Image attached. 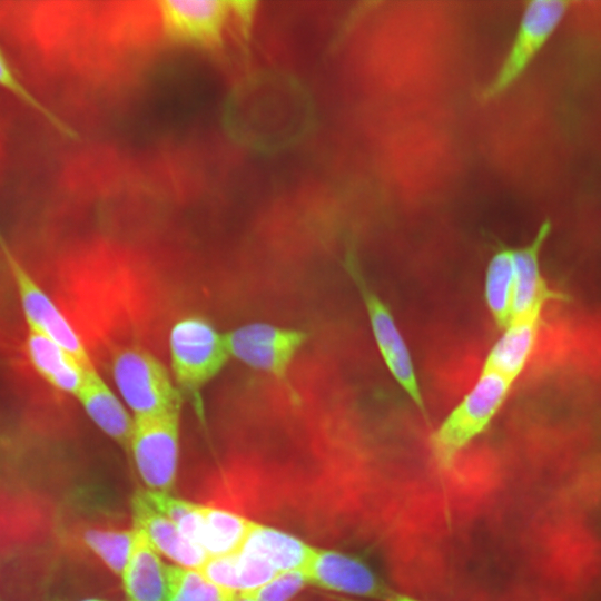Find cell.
Returning <instances> with one entry per match:
<instances>
[{
  "instance_id": "ac0fdd59",
  "label": "cell",
  "mask_w": 601,
  "mask_h": 601,
  "mask_svg": "<svg viewBox=\"0 0 601 601\" xmlns=\"http://www.w3.org/2000/svg\"><path fill=\"white\" fill-rule=\"evenodd\" d=\"M201 534L199 546L208 556L238 553L254 524L253 521L235 513L199 505Z\"/></svg>"
},
{
  "instance_id": "9c48e42d",
  "label": "cell",
  "mask_w": 601,
  "mask_h": 601,
  "mask_svg": "<svg viewBox=\"0 0 601 601\" xmlns=\"http://www.w3.org/2000/svg\"><path fill=\"white\" fill-rule=\"evenodd\" d=\"M157 4L168 39L204 49L220 46L227 23L239 9V2L225 0H164Z\"/></svg>"
},
{
  "instance_id": "484cf974",
  "label": "cell",
  "mask_w": 601,
  "mask_h": 601,
  "mask_svg": "<svg viewBox=\"0 0 601 601\" xmlns=\"http://www.w3.org/2000/svg\"><path fill=\"white\" fill-rule=\"evenodd\" d=\"M306 584L299 571H289L278 574L262 588L246 592L255 601H289Z\"/></svg>"
},
{
  "instance_id": "2e32d148",
  "label": "cell",
  "mask_w": 601,
  "mask_h": 601,
  "mask_svg": "<svg viewBox=\"0 0 601 601\" xmlns=\"http://www.w3.org/2000/svg\"><path fill=\"white\" fill-rule=\"evenodd\" d=\"M538 316L514 318L491 348L483 370L513 381L523 370L536 336Z\"/></svg>"
},
{
  "instance_id": "5b68a950",
  "label": "cell",
  "mask_w": 601,
  "mask_h": 601,
  "mask_svg": "<svg viewBox=\"0 0 601 601\" xmlns=\"http://www.w3.org/2000/svg\"><path fill=\"white\" fill-rule=\"evenodd\" d=\"M571 4L562 0H532L525 3L506 56L483 91L484 99L501 96L519 80L559 28Z\"/></svg>"
},
{
  "instance_id": "7402d4cb",
  "label": "cell",
  "mask_w": 601,
  "mask_h": 601,
  "mask_svg": "<svg viewBox=\"0 0 601 601\" xmlns=\"http://www.w3.org/2000/svg\"><path fill=\"white\" fill-rule=\"evenodd\" d=\"M148 501L170 521L184 536L199 545L201 534V516L198 504L173 497L165 492L144 491Z\"/></svg>"
},
{
  "instance_id": "7c38bea8",
  "label": "cell",
  "mask_w": 601,
  "mask_h": 601,
  "mask_svg": "<svg viewBox=\"0 0 601 601\" xmlns=\"http://www.w3.org/2000/svg\"><path fill=\"white\" fill-rule=\"evenodd\" d=\"M75 398L99 430L122 447L129 449L134 416L95 366L87 370Z\"/></svg>"
},
{
  "instance_id": "7a4b0ae2",
  "label": "cell",
  "mask_w": 601,
  "mask_h": 601,
  "mask_svg": "<svg viewBox=\"0 0 601 601\" xmlns=\"http://www.w3.org/2000/svg\"><path fill=\"white\" fill-rule=\"evenodd\" d=\"M513 381L482 370L477 381L431 435V454L436 467L451 470L459 453L490 424L502 406Z\"/></svg>"
},
{
  "instance_id": "9a60e30c",
  "label": "cell",
  "mask_w": 601,
  "mask_h": 601,
  "mask_svg": "<svg viewBox=\"0 0 601 601\" xmlns=\"http://www.w3.org/2000/svg\"><path fill=\"white\" fill-rule=\"evenodd\" d=\"M550 230L551 223L545 220L530 245L512 249L514 269L512 319L539 316L545 294L539 267V252Z\"/></svg>"
},
{
  "instance_id": "83f0119b",
  "label": "cell",
  "mask_w": 601,
  "mask_h": 601,
  "mask_svg": "<svg viewBox=\"0 0 601 601\" xmlns=\"http://www.w3.org/2000/svg\"><path fill=\"white\" fill-rule=\"evenodd\" d=\"M234 601H255V599L246 592H239Z\"/></svg>"
},
{
  "instance_id": "d4e9b609",
  "label": "cell",
  "mask_w": 601,
  "mask_h": 601,
  "mask_svg": "<svg viewBox=\"0 0 601 601\" xmlns=\"http://www.w3.org/2000/svg\"><path fill=\"white\" fill-rule=\"evenodd\" d=\"M197 571L210 583L227 592H239L236 553L208 556Z\"/></svg>"
},
{
  "instance_id": "4316f807",
  "label": "cell",
  "mask_w": 601,
  "mask_h": 601,
  "mask_svg": "<svg viewBox=\"0 0 601 601\" xmlns=\"http://www.w3.org/2000/svg\"><path fill=\"white\" fill-rule=\"evenodd\" d=\"M384 601H425V600H421V599L411 597L408 594L390 590Z\"/></svg>"
},
{
  "instance_id": "ffe728a7",
  "label": "cell",
  "mask_w": 601,
  "mask_h": 601,
  "mask_svg": "<svg viewBox=\"0 0 601 601\" xmlns=\"http://www.w3.org/2000/svg\"><path fill=\"white\" fill-rule=\"evenodd\" d=\"M169 601H234L237 594L208 582L197 570L167 566Z\"/></svg>"
},
{
  "instance_id": "52a82bcc",
  "label": "cell",
  "mask_w": 601,
  "mask_h": 601,
  "mask_svg": "<svg viewBox=\"0 0 601 601\" xmlns=\"http://www.w3.org/2000/svg\"><path fill=\"white\" fill-rule=\"evenodd\" d=\"M230 358L285 382L308 334L298 328L253 322L225 333Z\"/></svg>"
},
{
  "instance_id": "6da1fadb",
  "label": "cell",
  "mask_w": 601,
  "mask_h": 601,
  "mask_svg": "<svg viewBox=\"0 0 601 601\" xmlns=\"http://www.w3.org/2000/svg\"><path fill=\"white\" fill-rule=\"evenodd\" d=\"M170 373L181 396L200 401L201 391L230 359L225 333L200 315L174 323L168 335Z\"/></svg>"
},
{
  "instance_id": "603a6c76",
  "label": "cell",
  "mask_w": 601,
  "mask_h": 601,
  "mask_svg": "<svg viewBox=\"0 0 601 601\" xmlns=\"http://www.w3.org/2000/svg\"><path fill=\"white\" fill-rule=\"evenodd\" d=\"M236 566L239 592L255 591L280 574L267 560L244 550L236 553Z\"/></svg>"
},
{
  "instance_id": "d6986e66",
  "label": "cell",
  "mask_w": 601,
  "mask_h": 601,
  "mask_svg": "<svg viewBox=\"0 0 601 601\" xmlns=\"http://www.w3.org/2000/svg\"><path fill=\"white\" fill-rule=\"evenodd\" d=\"M513 282L512 249L502 248L492 256L485 274L486 305L501 326L512 319Z\"/></svg>"
},
{
  "instance_id": "cb8c5ba5",
  "label": "cell",
  "mask_w": 601,
  "mask_h": 601,
  "mask_svg": "<svg viewBox=\"0 0 601 601\" xmlns=\"http://www.w3.org/2000/svg\"><path fill=\"white\" fill-rule=\"evenodd\" d=\"M0 87L19 99L22 104L39 112L60 130L65 125L28 89L16 76L0 50Z\"/></svg>"
},
{
  "instance_id": "ba28073f",
  "label": "cell",
  "mask_w": 601,
  "mask_h": 601,
  "mask_svg": "<svg viewBox=\"0 0 601 601\" xmlns=\"http://www.w3.org/2000/svg\"><path fill=\"white\" fill-rule=\"evenodd\" d=\"M181 410L134 417L129 450L144 482L154 491H168L176 479Z\"/></svg>"
},
{
  "instance_id": "277c9868",
  "label": "cell",
  "mask_w": 601,
  "mask_h": 601,
  "mask_svg": "<svg viewBox=\"0 0 601 601\" xmlns=\"http://www.w3.org/2000/svg\"><path fill=\"white\" fill-rule=\"evenodd\" d=\"M345 268L363 299L375 343L390 374L416 408L427 417V410L410 349L388 305L368 285L353 254L346 256Z\"/></svg>"
},
{
  "instance_id": "44dd1931",
  "label": "cell",
  "mask_w": 601,
  "mask_h": 601,
  "mask_svg": "<svg viewBox=\"0 0 601 601\" xmlns=\"http://www.w3.org/2000/svg\"><path fill=\"white\" fill-rule=\"evenodd\" d=\"M135 530H88L83 534L86 544L117 574L121 575L128 562Z\"/></svg>"
},
{
  "instance_id": "5bb4252c",
  "label": "cell",
  "mask_w": 601,
  "mask_h": 601,
  "mask_svg": "<svg viewBox=\"0 0 601 601\" xmlns=\"http://www.w3.org/2000/svg\"><path fill=\"white\" fill-rule=\"evenodd\" d=\"M135 530L131 552L121 574L127 594L132 601H169V582L165 565L149 540Z\"/></svg>"
},
{
  "instance_id": "8fae6325",
  "label": "cell",
  "mask_w": 601,
  "mask_h": 601,
  "mask_svg": "<svg viewBox=\"0 0 601 601\" xmlns=\"http://www.w3.org/2000/svg\"><path fill=\"white\" fill-rule=\"evenodd\" d=\"M132 519L136 528L145 533L150 544L186 569L197 570L208 558L197 544L181 534L176 524L159 512L137 491L131 497Z\"/></svg>"
},
{
  "instance_id": "30bf717a",
  "label": "cell",
  "mask_w": 601,
  "mask_h": 601,
  "mask_svg": "<svg viewBox=\"0 0 601 601\" xmlns=\"http://www.w3.org/2000/svg\"><path fill=\"white\" fill-rule=\"evenodd\" d=\"M307 585L348 595L384 600L390 589L359 560L312 545L299 571Z\"/></svg>"
},
{
  "instance_id": "e0dca14e",
  "label": "cell",
  "mask_w": 601,
  "mask_h": 601,
  "mask_svg": "<svg viewBox=\"0 0 601 601\" xmlns=\"http://www.w3.org/2000/svg\"><path fill=\"white\" fill-rule=\"evenodd\" d=\"M312 544L263 524H253L242 550L267 560L278 573L300 571Z\"/></svg>"
},
{
  "instance_id": "4fadbf2b",
  "label": "cell",
  "mask_w": 601,
  "mask_h": 601,
  "mask_svg": "<svg viewBox=\"0 0 601 601\" xmlns=\"http://www.w3.org/2000/svg\"><path fill=\"white\" fill-rule=\"evenodd\" d=\"M26 353L35 371L53 388L76 396L87 370L72 354L51 338L29 331Z\"/></svg>"
},
{
  "instance_id": "3957f363",
  "label": "cell",
  "mask_w": 601,
  "mask_h": 601,
  "mask_svg": "<svg viewBox=\"0 0 601 601\" xmlns=\"http://www.w3.org/2000/svg\"><path fill=\"white\" fill-rule=\"evenodd\" d=\"M117 392L134 417L181 410L184 397L170 370L141 346L119 348L111 358Z\"/></svg>"
},
{
  "instance_id": "f1b7e54d",
  "label": "cell",
  "mask_w": 601,
  "mask_h": 601,
  "mask_svg": "<svg viewBox=\"0 0 601 601\" xmlns=\"http://www.w3.org/2000/svg\"><path fill=\"white\" fill-rule=\"evenodd\" d=\"M85 601H101V600H97V599H89V600H85Z\"/></svg>"
},
{
  "instance_id": "8992f818",
  "label": "cell",
  "mask_w": 601,
  "mask_h": 601,
  "mask_svg": "<svg viewBox=\"0 0 601 601\" xmlns=\"http://www.w3.org/2000/svg\"><path fill=\"white\" fill-rule=\"evenodd\" d=\"M0 250L14 280L28 329L51 338L72 354L83 366H95L76 328L50 295L16 257L1 235Z\"/></svg>"
}]
</instances>
